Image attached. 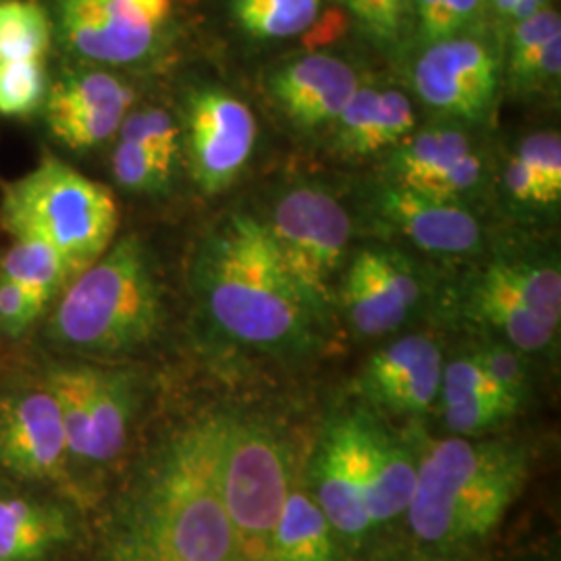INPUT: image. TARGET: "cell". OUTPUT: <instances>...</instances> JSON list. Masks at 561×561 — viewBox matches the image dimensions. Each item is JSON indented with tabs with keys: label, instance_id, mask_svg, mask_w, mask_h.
<instances>
[{
	"label": "cell",
	"instance_id": "cell-34",
	"mask_svg": "<svg viewBox=\"0 0 561 561\" xmlns=\"http://www.w3.org/2000/svg\"><path fill=\"white\" fill-rule=\"evenodd\" d=\"M370 41L391 48L414 21V0H343Z\"/></svg>",
	"mask_w": 561,
	"mask_h": 561
},
{
	"label": "cell",
	"instance_id": "cell-4",
	"mask_svg": "<svg viewBox=\"0 0 561 561\" xmlns=\"http://www.w3.org/2000/svg\"><path fill=\"white\" fill-rule=\"evenodd\" d=\"M48 340L80 356H119L157 337L161 280L146 243L127 233L60 291Z\"/></svg>",
	"mask_w": 561,
	"mask_h": 561
},
{
	"label": "cell",
	"instance_id": "cell-11",
	"mask_svg": "<svg viewBox=\"0 0 561 561\" xmlns=\"http://www.w3.org/2000/svg\"><path fill=\"white\" fill-rule=\"evenodd\" d=\"M67 439L59 403L42 377L0 396V468L36 482L65 481Z\"/></svg>",
	"mask_w": 561,
	"mask_h": 561
},
{
	"label": "cell",
	"instance_id": "cell-41",
	"mask_svg": "<svg viewBox=\"0 0 561 561\" xmlns=\"http://www.w3.org/2000/svg\"><path fill=\"white\" fill-rule=\"evenodd\" d=\"M503 180H505V190L510 192V196L514 201L522 202V204H545V206H549L545 194H542L541 183L537 181L533 171L518 157H514L512 161L507 162Z\"/></svg>",
	"mask_w": 561,
	"mask_h": 561
},
{
	"label": "cell",
	"instance_id": "cell-21",
	"mask_svg": "<svg viewBox=\"0 0 561 561\" xmlns=\"http://www.w3.org/2000/svg\"><path fill=\"white\" fill-rule=\"evenodd\" d=\"M73 524L55 503L0 497V561H42L71 539Z\"/></svg>",
	"mask_w": 561,
	"mask_h": 561
},
{
	"label": "cell",
	"instance_id": "cell-38",
	"mask_svg": "<svg viewBox=\"0 0 561 561\" xmlns=\"http://www.w3.org/2000/svg\"><path fill=\"white\" fill-rule=\"evenodd\" d=\"M481 157L472 150L466 157H461L460 161L449 164L447 169L439 171L437 175H433L431 180L424 181L419 187H410L422 194H428L433 198H442V201L460 202L466 194L474 192L482 181Z\"/></svg>",
	"mask_w": 561,
	"mask_h": 561
},
{
	"label": "cell",
	"instance_id": "cell-42",
	"mask_svg": "<svg viewBox=\"0 0 561 561\" xmlns=\"http://www.w3.org/2000/svg\"><path fill=\"white\" fill-rule=\"evenodd\" d=\"M493 11L502 18L522 21L547 7V0H489Z\"/></svg>",
	"mask_w": 561,
	"mask_h": 561
},
{
	"label": "cell",
	"instance_id": "cell-18",
	"mask_svg": "<svg viewBox=\"0 0 561 561\" xmlns=\"http://www.w3.org/2000/svg\"><path fill=\"white\" fill-rule=\"evenodd\" d=\"M360 460L364 503L375 524L408 512L414 497L419 463L408 447L366 410H352Z\"/></svg>",
	"mask_w": 561,
	"mask_h": 561
},
{
	"label": "cell",
	"instance_id": "cell-9",
	"mask_svg": "<svg viewBox=\"0 0 561 561\" xmlns=\"http://www.w3.org/2000/svg\"><path fill=\"white\" fill-rule=\"evenodd\" d=\"M256 117L250 106L221 88L194 92L185 111L187 161L204 194H221L252 157L256 146Z\"/></svg>",
	"mask_w": 561,
	"mask_h": 561
},
{
	"label": "cell",
	"instance_id": "cell-3",
	"mask_svg": "<svg viewBox=\"0 0 561 561\" xmlns=\"http://www.w3.org/2000/svg\"><path fill=\"white\" fill-rule=\"evenodd\" d=\"M528 468V449L518 442L433 443L405 512L414 537L443 556L486 539L520 497Z\"/></svg>",
	"mask_w": 561,
	"mask_h": 561
},
{
	"label": "cell",
	"instance_id": "cell-23",
	"mask_svg": "<svg viewBox=\"0 0 561 561\" xmlns=\"http://www.w3.org/2000/svg\"><path fill=\"white\" fill-rule=\"evenodd\" d=\"M470 308L482 322L497 329L514 350L524 354L545 352L558 335V327L542 321L489 273H482L477 283Z\"/></svg>",
	"mask_w": 561,
	"mask_h": 561
},
{
	"label": "cell",
	"instance_id": "cell-29",
	"mask_svg": "<svg viewBox=\"0 0 561 561\" xmlns=\"http://www.w3.org/2000/svg\"><path fill=\"white\" fill-rule=\"evenodd\" d=\"M50 32V18L41 2L0 0V60H44Z\"/></svg>",
	"mask_w": 561,
	"mask_h": 561
},
{
	"label": "cell",
	"instance_id": "cell-20",
	"mask_svg": "<svg viewBox=\"0 0 561 561\" xmlns=\"http://www.w3.org/2000/svg\"><path fill=\"white\" fill-rule=\"evenodd\" d=\"M414 108L398 90L364 88L335 119V141L345 154H375L405 140L414 129Z\"/></svg>",
	"mask_w": 561,
	"mask_h": 561
},
{
	"label": "cell",
	"instance_id": "cell-44",
	"mask_svg": "<svg viewBox=\"0 0 561 561\" xmlns=\"http://www.w3.org/2000/svg\"><path fill=\"white\" fill-rule=\"evenodd\" d=\"M117 561H150V560H131V558H117Z\"/></svg>",
	"mask_w": 561,
	"mask_h": 561
},
{
	"label": "cell",
	"instance_id": "cell-19",
	"mask_svg": "<svg viewBox=\"0 0 561 561\" xmlns=\"http://www.w3.org/2000/svg\"><path fill=\"white\" fill-rule=\"evenodd\" d=\"M443 419L458 437H479L520 412V401L491 381L472 356L443 366Z\"/></svg>",
	"mask_w": 561,
	"mask_h": 561
},
{
	"label": "cell",
	"instance_id": "cell-7",
	"mask_svg": "<svg viewBox=\"0 0 561 561\" xmlns=\"http://www.w3.org/2000/svg\"><path fill=\"white\" fill-rule=\"evenodd\" d=\"M266 229L289 277L324 319L352 236L345 208L321 185H300L277 202Z\"/></svg>",
	"mask_w": 561,
	"mask_h": 561
},
{
	"label": "cell",
	"instance_id": "cell-1",
	"mask_svg": "<svg viewBox=\"0 0 561 561\" xmlns=\"http://www.w3.org/2000/svg\"><path fill=\"white\" fill-rule=\"evenodd\" d=\"M192 289L222 335L271 354H301L319 340L321 314L280 262L266 225L233 213L201 241Z\"/></svg>",
	"mask_w": 561,
	"mask_h": 561
},
{
	"label": "cell",
	"instance_id": "cell-43",
	"mask_svg": "<svg viewBox=\"0 0 561 561\" xmlns=\"http://www.w3.org/2000/svg\"><path fill=\"white\" fill-rule=\"evenodd\" d=\"M403 561H451L447 560V556L443 553H435V551H428V553H421V556H412V558H405Z\"/></svg>",
	"mask_w": 561,
	"mask_h": 561
},
{
	"label": "cell",
	"instance_id": "cell-5",
	"mask_svg": "<svg viewBox=\"0 0 561 561\" xmlns=\"http://www.w3.org/2000/svg\"><path fill=\"white\" fill-rule=\"evenodd\" d=\"M0 225L11 238H34L57 248L76 277L117 238L119 206L108 187L46 154L2 190Z\"/></svg>",
	"mask_w": 561,
	"mask_h": 561
},
{
	"label": "cell",
	"instance_id": "cell-25",
	"mask_svg": "<svg viewBox=\"0 0 561 561\" xmlns=\"http://www.w3.org/2000/svg\"><path fill=\"white\" fill-rule=\"evenodd\" d=\"M0 275L20 283L42 306L48 308L60 291L76 279L71 264L46 241L11 238V245L0 259Z\"/></svg>",
	"mask_w": 561,
	"mask_h": 561
},
{
	"label": "cell",
	"instance_id": "cell-6",
	"mask_svg": "<svg viewBox=\"0 0 561 561\" xmlns=\"http://www.w3.org/2000/svg\"><path fill=\"white\" fill-rule=\"evenodd\" d=\"M217 479L245 561H268L275 524L291 493L279 435L262 422L222 416Z\"/></svg>",
	"mask_w": 561,
	"mask_h": 561
},
{
	"label": "cell",
	"instance_id": "cell-15",
	"mask_svg": "<svg viewBox=\"0 0 561 561\" xmlns=\"http://www.w3.org/2000/svg\"><path fill=\"white\" fill-rule=\"evenodd\" d=\"M310 484L314 502L335 533L356 539L373 522L364 503L360 460L352 412L327 424L319 447L310 461Z\"/></svg>",
	"mask_w": 561,
	"mask_h": 561
},
{
	"label": "cell",
	"instance_id": "cell-39",
	"mask_svg": "<svg viewBox=\"0 0 561 561\" xmlns=\"http://www.w3.org/2000/svg\"><path fill=\"white\" fill-rule=\"evenodd\" d=\"M42 306L20 283L0 275V333L7 337H21L44 314Z\"/></svg>",
	"mask_w": 561,
	"mask_h": 561
},
{
	"label": "cell",
	"instance_id": "cell-36",
	"mask_svg": "<svg viewBox=\"0 0 561 561\" xmlns=\"http://www.w3.org/2000/svg\"><path fill=\"white\" fill-rule=\"evenodd\" d=\"M541 183L547 204L561 198V138L558 131H537L520 141L516 154Z\"/></svg>",
	"mask_w": 561,
	"mask_h": 561
},
{
	"label": "cell",
	"instance_id": "cell-27",
	"mask_svg": "<svg viewBox=\"0 0 561 561\" xmlns=\"http://www.w3.org/2000/svg\"><path fill=\"white\" fill-rule=\"evenodd\" d=\"M484 273L526 304L542 321L560 329L561 275L558 266L539 262L497 261Z\"/></svg>",
	"mask_w": 561,
	"mask_h": 561
},
{
	"label": "cell",
	"instance_id": "cell-13",
	"mask_svg": "<svg viewBox=\"0 0 561 561\" xmlns=\"http://www.w3.org/2000/svg\"><path fill=\"white\" fill-rule=\"evenodd\" d=\"M421 280L393 250H362L341 285V306L362 337H379L408 321L421 300Z\"/></svg>",
	"mask_w": 561,
	"mask_h": 561
},
{
	"label": "cell",
	"instance_id": "cell-8",
	"mask_svg": "<svg viewBox=\"0 0 561 561\" xmlns=\"http://www.w3.org/2000/svg\"><path fill=\"white\" fill-rule=\"evenodd\" d=\"M62 46L92 65L146 60L173 18V0H55Z\"/></svg>",
	"mask_w": 561,
	"mask_h": 561
},
{
	"label": "cell",
	"instance_id": "cell-2",
	"mask_svg": "<svg viewBox=\"0 0 561 561\" xmlns=\"http://www.w3.org/2000/svg\"><path fill=\"white\" fill-rule=\"evenodd\" d=\"M221 426L222 416L192 422L162 449L129 510L117 558L245 561L217 479Z\"/></svg>",
	"mask_w": 561,
	"mask_h": 561
},
{
	"label": "cell",
	"instance_id": "cell-22",
	"mask_svg": "<svg viewBox=\"0 0 561 561\" xmlns=\"http://www.w3.org/2000/svg\"><path fill=\"white\" fill-rule=\"evenodd\" d=\"M134 408V375L94 366L85 463H108L119 456L127 443Z\"/></svg>",
	"mask_w": 561,
	"mask_h": 561
},
{
	"label": "cell",
	"instance_id": "cell-31",
	"mask_svg": "<svg viewBox=\"0 0 561 561\" xmlns=\"http://www.w3.org/2000/svg\"><path fill=\"white\" fill-rule=\"evenodd\" d=\"M111 171L125 192L154 196L169 190L175 164L162 161L141 146L119 140L111 157Z\"/></svg>",
	"mask_w": 561,
	"mask_h": 561
},
{
	"label": "cell",
	"instance_id": "cell-16",
	"mask_svg": "<svg viewBox=\"0 0 561 561\" xmlns=\"http://www.w3.org/2000/svg\"><path fill=\"white\" fill-rule=\"evenodd\" d=\"M360 88L358 73L340 57L308 55L273 71L268 90L301 129L335 123Z\"/></svg>",
	"mask_w": 561,
	"mask_h": 561
},
{
	"label": "cell",
	"instance_id": "cell-35",
	"mask_svg": "<svg viewBox=\"0 0 561 561\" xmlns=\"http://www.w3.org/2000/svg\"><path fill=\"white\" fill-rule=\"evenodd\" d=\"M561 36L560 13L553 7H545L539 13L516 21L510 38V78L518 80L528 69V65L537 59L542 46Z\"/></svg>",
	"mask_w": 561,
	"mask_h": 561
},
{
	"label": "cell",
	"instance_id": "cell-12",
	"mask_svg": "<svg viewBox=\"0 0 561 561\" xmlns=\"http://www.w3.org/2000/svg\"><path fill=\"white\" fill-rule=\"evenodd\" d=\"M136 92L127 81L99 69L65 71L44 101V119L55 140L76 152L94 150L117 136Z\"/></svg>",
	"mask_w": 561,
	"mask_h": 561
},
{
	"label": "cell",
	"instance_id": "cell-32",
	"mask_svg": "<svg viewBox=\"0 0 561 561\" xmlns=\"http://www.w3.org/2000/svg\"><path fill=\"white\" fill-rule=\"evenodd\" d=\"M121 141H129L154 152L162 161L178 164L181 152V125L161 106L129 111L117 131Z\"/></svg>",
	"mask_w": 561,
	"mask_h": 561
},
{
	"label": "cell",
	"instance_id": "cell-14",
	"mask_svg": "<svg viewBox=\"0 0 561 561\" xmlns=\"http://www.w3.org/2000/svg\"><path fill=\"white\" fill-rule=\"evenodd\" d=\"M439 345L408 335L370 356L358 377V393L373 405L400 416L426 412L442 391Z\"/></svg>",
	"mask_w": 561,
	"mask_h": 561
},
{
	"label": "cell",
	"instance_id": "cell-33",
	"mask_svg": "<svg viewBox=\"0 0 561 561\" xmlns=\"http://www.w3.org/2000/svg\"><path fill=\"white\" fill-rule=\"evenodd\" d=\"M484 0H414V25L426 46L466 34L481 18Z\"/></svg>",
	"mask_w": 561,
	"mask_h": 561
},
{
	"label": "cell",
	"instance_id": "cell-40",
	"mask_svg": "<svg viewBox=\"0 0 561 561\" xmlns=\"http://www.w3.org/2000/svg\"><path fill=\"white\" fill-rule=\"evenodd\" d=\"M561 71V36L547 42L537 59L528 65V69L514 81L516 88H542L560 80Z\"/></svg>",
	"mask_w": 561,
	"mask_h": 561
},
{
	"label": "cell",
	"instance_id": "cell-37",
	"mask_svg": "<svg viewBox=\"0 0 561 561\" xmlns=\"http://www.w3.org/2000/svg\"><path fill=\"white\" fill-rule=\"evenodd\" d=\"M520 354L522 352L514 347L491 345L472 354V358L481 364L482 370L502 389L503 393L524 403L528 396V373Z\"/></svg>",
	"mask_w": 561,
	"mask_h": 561
},
{
	"label": "cell",
	"instance_id": "cell-26",
	"mask_svg": "<svg viewBox=\"0 0 561 561\" xmlns=\"http://www.w3.org/2000/svg\"><path fill=\"white\" fill-rule=\"evenodd\" d=\"M472 152V141L458 129H428L401 141L389 162L391 183L419 187L449 164Z\"/></svg>",
	"mask_w": 561,
	"mask_h": 561
},
{
	"label": "cell",
	"instance_id": "cell-17",
	"mask_svg": "<svg viewBox=\"0 0 561 561\" xmlns=\"http://www.w3.org/2000/svg\"><path fill=\"white\" fill-rule=\"evenodd\" d=\"M377 210L391 229L426 252L468 254L481 245V225L460 202L391 183L381 190Z\"/></svg>",
	"mask_w": 561,
	"mask_h": 561
},
{
	"label": "cell",
	"instance_id": "cell-28",
	"mask_svg": "<svg viewBox=\"0 0 561 561\" xmlns=\"http://www.w3.org/2000/svg\"><path fill=\"white\" fill-rule=\"evenodd\" d=\"M233 18L259 41H280L306 32L321 13V0H233Z\"/></svg>",
	"mask_w": 561,
	"mask_h": 561
},
{
	"label": "cell",
	"instance_id": "cell-24",
	"mask_svg": "<svg viewBox=\"0 0 561 561\" xmlns=\"http://www.w3.org/2000/svg\"><path fill=\"white\" fill-rule=\"evenodd\" d=\"M333 533L319 503L291 491L271 537L268 561H337Z\"/></svg>",
	"mask_w": 561,
	"mask_h": 561
},
{
	"label": "cell",
	"instance_id": "cell-10",
	"mask_svg": "<svg viewBox=\"0 0 561 561\" xmlns=\"http://www.w3.org/2000/svg\"><path fill=\"white\" fill-rule=\"evenodd\" d=\"M412 83L439 113L481 121L497 101L500 59L491 44L470 34L433 42L414 62Z\"/></svg>",
	"mask_w": 561,
	"mask_h": 561
},
{
	"label": "cell",
	"instance_id": "cell-30",
	"mask_svg": "<svg viewBox=\"0 0 561 561\" xmlns=\"http://www.w3.org/2000/svg\"><path fill=\"white\" fill-rule=\"evenodd\" d=\"M42 59L0 60V115L30 117L41 111L48 94Z\"/></svg>",
	"mask_w": 561,
	"mask_h": 561
}]
</instances>
